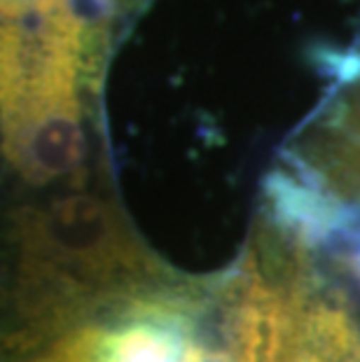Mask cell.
I'll use <instances>...</instances> for the list:
<instances>
[{"instance_id": "6da1fadb", "label": "cell", "mask_w": 360, "mask_h": 362, "mask_svg": "<svg viewBox=\"0 0 360 362\" xmlns=\"http://www.w3.org/2000/svg\"><path fill=\"white\" fill-rule=\"evenodd\" d=\"M40 3V0H0V17L3 19H12V17H19L28 10Z\"/></svg>"}]
</instances>
